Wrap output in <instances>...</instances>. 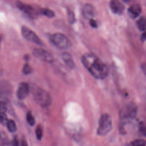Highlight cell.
Wrapping results in <instances>:
<instances>
[{
	"label": "cell",
	"instance_id": "1",
	"mask_svg": "<svg viewBox=\"0 0 146 146\" xmlns=\"http://www.w3.org/2000/svg\"><path fill=\"white\" fill-rule=\"evenodd\" d=\"M82 62L94 78L102 79L107 76L108 69L107 65L96 55L90 53L85 54L82 57Z\"/></svg>",
	"mask_w": 146,
	"mask_h": 146
},
{
	"label": "cell",
	"instance_id": "2",
	"mask_svg": "<svg viewBox=\"0 0 146 146\" xmlns=\"http://www.w3.org/2000/svg\"><path fill=\"white\" fill-rule=\"evenodd\" d=\"M137 113V106L133 102H129L125 105L120 112V129H123L124 125L133 120Z\"/></svg>",
	"mask_w": 146,
	"mask_h": 146
},
{
	"label": "cell",
	"instance_id": "3",
	"mask_svg": "<svg viewBox=\"0 0 146 146\" xmlns=\"http://www.w3.org/2000/svg\"><path fill=\"white\" fill-rule=\"evenodd\" d=\"M31 93L34 100L42 107L48 106L52 101L50 95L42 88L33 86L31 87Z\"/></svg>",
	"mask_w": 146,
	"mask_h": 146
},
{
	"label": "cell",
	"instance_id": "4",
	"mask_svg": "<svg viewBox=\"0 0 146 146\" xmlns=\"http://www.w3.org/2000/svg\"><path fill=\"white\" fill-rule=\"evenodd\" d=\"M112 128V121L111 116L107 113L101 116L99 121L97 129V134L99 136H104L108 134Z\"/></svg>",
	"mask_w": 146,
	"mask_h": 146
},
{
	"label": "cell",
	"instance_id": "5",
	"mask_svg": "<svg viewBox=\"0 0 146 146\" xmlns=\"http://www.w3.org/2000/svg\"><path fill=\"white\" fill-rule=\"evenodd\" d=\"M50 39L54 45L61 49H66L71 46V43L68 38L62 33H56L52 34Z\"/></svg>",
	"mask_w": 146,
	"mask_h": 146
},
{
	"label": "cell",
	"instance_id": "6",
	"mask_svg": "<svg viewBox=\"0 0 146 146\" xmlns=\"http://www.w3.org/2000/svg\"><path fill=\"white\" fill-rule=\"evenodd\" d=\"M21 33L23 38L27 40L32 42L39 45L43 44L42 40L38 36V35L27 27L23 26L21 29Z\"/></svg>",
	"mask_w": 146,
	"mask_h": 146
},
{
	"label": "cell",
	"instance_id": "7",
	"mask_svg": "<svg viewBox=\"0 0 146 146\" xmlns=\"http://www.w3.org/2000/svg\"><path fill=\"white\" fill-rule=\"evenodd\" d=\"M33 54L40 60L51 63L53 61L52 55L47 51L41 48H35L33 50Z\"/></svg>",
	"mask_w": 146,
	"mask_h": 146
},
{
	"label": "cell",
	"instance_id": "8",
	"mask_svg": "<svg viewBox=\"0 0 146 146\" xmlns=\"http://www.w3.org/2000/svg\"><path fill=\"white\" fill-rule=\"evenodd\" d=\"M30 87L29 84L25 82L21 83L18 87L17 95L19 99L23 100L25 99L29 94Z\"/></svg>",
	"mask_w": 146,
	"mask_h": 146
},
{
	"label": "cell",
	"instance_id": "9",
	"mask_svg": "<svg viewBox=\"0 0 146 146\" xmlns=\"http://www.w3.org/2000/svg\"><path fill=\"white\" fill-rule=\"evenodd\" d=\"M82 14L86 19L90 20L95 15V10L94 7L90 3L85 4L82 9Z\"/></svg>",
	"mask_w": 146,
	"mask_h": 146
},
{
	"label": "cell",
	"instance_id": "10",
	"mask_svg": "<svg viewBox=\"0 0 146 146\" xmlns=\"http://www.w3.org/2000/svg\"><path fill=\"white\" fill-rule=\"evenodd\" d=\"M110 7L111 11L116 14H121L125 9V7L123 3L120 2L116 0H113L110 2Z\"/></svg>",
	"mask_w": 146,
	"mask_h": 146
},
{
	"label": "cell",
	"instance_id": "11",
	"mask_svg": "<svg viewBox=\"0 0 146 146\" xmlns=\"http://www.w3.org/2000/svg\"><path fill=\"white\" fill-rule=\"evenodd\" d=\"M141 11V8L139 4H133L128 8V14L130 18L134 19L140 15Z\"/></svg>",
	"mask_w": 146,
	"mask_h": 146
},
{
	"label": "cell",
	"instance_id": "12",
	"mask_svg": "<svg viewBox=\"0 0 146 146\" xmlns=\"http://www.w3.org/2000/svg\"><path fill=\"white\" fill-rule=\"evenodd\" d=\"M17 6L19 9V10H22L24 13H26L27 14L32 16L34 14V9L30 5L23 3L21 2H17Z\"/></svg>",
	"mask_w": 146,
	"mask_h": 146
},
{
	"label": "cell",
	"instance_id": "13",
	"mask_svg": "<svg viewBox=\"0 0 146 146\" xmlns=\"http://www.w3.org/2000/svg\"><path fill=\"white\" fill-rule=\"evenodd\" d=\"M62 59L64 63L71 68H73L75 67V63L70 53L67 52H64L62 54Z\"/></svg>",
	"mask_w": 146,
	"mask_h": 146
},
{
	"label": "cell",
	"instance_id": "14",
	"mask_svg": "<svg viewBox=\"0 0 146 146\" xmlns=\"http://www.w3.org/2000/svg\"><path fill=\"white\" fill-rule=\"evenodd\" d=\"M137 28L140 31L146 30V17H141L136 22Z\"/></svg>",
	"mask_w": 146,
	"mask_h": 146
},
{
	"label": "cell",
	"instance_id": "15",
	"mask_svg": "<svg viewBox=\"0 0 146 146\" xmlns=\"http://www.w3.org/2000/svg\"><path fill=\"white\" fill-rule=\"evenodd\" d=\"M7 129L10 132H14L17 130V125L15 121L12 119H9L6 123Z\"/></svg>",
	"mask_w": 146,
	"mask_h": 146
},
{
	"label": "cell",
	"instance_id": "16",
	"mask_svg": "<svg viewBox=\"0 0 146 146\" xmlns=\"http://www.w3.org/2000/svg\"><path fill=\"white\" fill-rule=\"evenodd\" d=\"M128 146H146V141L143 139H136L130 142Z\"/></svg>",
	"mask_w": 146,
	"mask_h": 146
},
{
	"label": "cell",
	"instance_id": "17",
	"mask_svg": "<svg viewBox=\"0 0 146 146\" xmlns=\"http://www.w3.org/2000/svg\"><path fill=\"white\" fill-rule=\"evenodd\" d=\"M7 110V104L6 100L0 98V112L6 113Z\"/></svg>",
	"mask_w": 146,
	"mask_h": 146
},
{
	"label": "cell",
	"instance_id": "18",
	"mask_svg": "<svg viewBox=\"0 0 146 146\" xmlns=\"http://www.w3.org/2000/svg\"><path fill=\"white\" fill-rule=\"evenodd\" d=\"M26 120L28 122V123L31 125V126H33L35 124V119L31 113V111H29L27 113L26 115Z\"/></svg>",
	"mask_w": 146,
	"mask_h": 146
},
{
	"label": "cell",
	"instance_id": "19",
	"mask_svg": "<svg viewBox=\"0 0 146 146\" xmlns=\"http://www.w3.org/2000/svg\"><path fill=\"white\" fill-rule=\"evenodd\" d=\"M41 13L48 18H52L55 16L54 11L48 9H42L41 10Z\"/></svg>",
	"mask_w": 146,
	"mask_h": 146
},
{
	"label": "cell",
	"instance_id": "20",
	"mask_svg": "<svg viewBox=\"0 0 146 146\" xmlns=\"http://www.w3.org/2000/svg\"><path fill=\"white\" fill-rule=\"evenodd\" d=\"M35 134H36L37 139L39 140H41L42 136H43V129H42V127L40 125L37 126V127L35 129Z\"/></svg>",
	"mask_w": 146,
	"mask_h": 146
},
{
	"label": "cell",
	"instance_id": "21",
	"mask_svg": "<svg viewBox=\"0 0 146 146\" xmlns=\"http://www.w3.org/2000/svg\"><path fill=\"white\" fill-rule=\"evenodd\" d=\"M22 71L25 74H29L32 72V68L28 64H25L23 67Z\"/></svg>",
	"mask_w": 146,
	"mask_h": 146
},
{
	"label": "cell",
	"instance_id": "22",
	"mask_svg": "<svg viewBox=\"0 0 146 146\" xmlns=\"http://www.w3.org/2000/svg\"><path fill=\"white\" fill-rule=\"evenodd\" d=\"M8 119L6 113L0 112V124H6Z\"/></svg>",
	"mask_w": 146,
	"mask_h": 146
},
{
	"label": "cell",
	"instance_id": "23",
	"mask_svg": "<svg viewBox=\"0 0 146 146\" xmlns=\"http://www.w3.org/2000/svg\"><path fill=\"white\" fill-rule=\"evenodd\" d=\"M68 20L70 23H74L75 22V14L72 11H70L68 13Z\"/></svg>",
	"mask_w": 146,
	"mask_h": 146
},
{
	"label": "cell",
	"instance_id": "24",
	"mask_svg": "<svg viewBox=\"0 0 146 146\" xmlns=\"http://www.w3.org/2000/svg\"><path fill=\"white\" fill-rule=\"evenodd\" d=\"M139 129L141 133L146 137V125L144 123H140L139 126Z\"/></svg>",
	"mask_w": 146,
	"mask_h": 146
},
{
	"label": "cell",
	"instance_id": "25",
	"mask_svg": "<svg viewBox=\"0 0 146 146\" xmlns=\"http://www.w3.org/2000/svg\"><path fill=\"white\" fill-rule=\"evenodd\" d=\"M12 146H19V141L17 137L15 136L12 141Z\"/></svg>",
	"mask_w": 146,
	"mask_h": 146
},
{
	"label": "cell",
	"instance_id": "26",
	"mask_svg": "<svg viewBox=\"0 0 146 146\" xmlns=\"http://www.w3.org/2000/svg\"><path fill=\"white\" fill-rule=\"evenodd\" d=\"M90 25H91L92 27L96 28V27H97V26H98L96 22L94 19H91L90 20Z\"/></svg>",
	"mask_w": 146,
	"mask_h": 146
},
{
	"label": "cell",
	"instance_id": "27",
	"mask_svg": "<svg viewBox=\"0 0 146 146\" xmlns=\"http://www.w3.org/2000/svg\"><path fill=\"white\" fill-rule=\"evenodd\" d=\"M21 146H28V144H27V143L26 140L25 139H22L21 140Z\"/></svg>",
	"mask_w": 146,
	"mask_h": 146
},
{
	"label": "cell",
	"instance_id": "28",
	"mask_svg": "<svg viewBox=\"0 0 146 146\" xmlns=\"http://www.w3.org/2000/svg\"><path fill=\"white\" fill-rule=\"evenodd\" d=\"M141 70L143 71V72L144 73V74L146 75V63H144L141 65Z\"/></svg>",
	"mask_w": 146,
	"mask_h": 146
},
{
	"label": "cell",
	"instance_id": "29",
	"mask_svg": "<svg viewBox=\"0 0 146 146\" xmlns=\"http://www.w3.org/2000/svg\"><path fill=\"white\" fill-rule=\"evenodd\" d=\"M141 39L142 41H144L146 40V31L141 34Z\"/></svg>",
	"mask_w": 146,
	"mask_h": 146
},
{
	"label": "cell",
	"instance_id": "30",
	"mask_svg": "<svg viewBox=\"0 0 146 146\" xmlns=\"http://www.w3.org/2000/svg\"><path fill=\"white\" fill-rule=\"evenodd\" d=\"M0 43H1V39H0Z\"/></svg>",
	"mask_w": 146,
	"mask_h": 146
}]
</instances>
